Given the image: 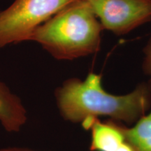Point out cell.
<instances>
[{
  "label": "cell",
  "instance_id": "6da1fadb",
  "mask_svg": "<svg viewBox=\"0 0 151 151\" xmlns=\"http://www.w3.org/2000/svg\"><path fill=\"white\" fill-rule=\"evenodd\" d=\"M57 107L64 120L81 123L86 129L99 116H108L116 122L136 123L151 106V86L142 83L124 95L107 92L102 76L90 72L84 80L70 78L55 90Z\"/></svg>",
  "mask_w": 151,
  "mask_h": 151
},
{
  "label": "cell",
  "instance_id": "7a4b0ae2",
  "mask_svg": "<svg viewBox=\"0 0 151 151\" xmlns=\"http://www.w3.org/2000/svg\"><path fill=\"white\" fill-rule=\"evenodd\" d=\"M104 29L86 0H74L34 32L31 40L58 60H73L99 51Z\"/></svg>",
  "mask_w": 151,
  "mask_h": 151
},
{
  "label": "cell",
  "instance_id": "3957f363",
  "mask_svg": "<svg viewBox=\"0 0 151 151\" xmlns=\"http://www.w3.org/2000/svg\"><path fill=\"white\" fill-rule=\"evenodd\" d=\"M74 0H14L0 11V48L31 40L32 34Z\"/></svg>",
  "mask_w": 151,
  "mask_h": 151
},
{
  "label": "cell",
  "instance_id": "277c9868",
  "mask_svg": "<svg viewBox=\"0 0 151 151\" xmlns=\"http://www.w3.org/2000/svg\"><path fill=\"white\" fill-rule=\"evenodd\" d=\"M104 30L116 36L151 21V0H86Z\"/></svg>",
  "mask_w": 151,
  "mask_h": 151
},
{
  "label": "cell",
  "instance_id": "5b68a950",
  "mask_svg": "<svg viewBox=\"0 0 151 151\" xmlns=\"http://www.w3.org/2000/svg\"><path fill=\"white\" fill-rule=\"evenodd\" d=\"M27 111L22 99L0 81V124L9 133H17L27 121Z\"/></svg>",
  "mask_w": 151,
  "mask_h": 151
},
{
  "label": "cell",
  "instance_id": "8992f818",
  "mask_svg": "<svg viewBox=\"0 0 151 151\" xmlns=\"http://www.w3.org/2000/svg\"><path fill=\"white\" fill-rule=\"evenodd\" d=\"M109 120L100 121L99 118L92 120L87 130L91 132L90 151H116L125 142L122 124Z\"/></svg>",
  "mask_w": 151,
  "mask_h": 151
},
{
  "label": "cell",
  "instance_id": "52a82bcc",
  "mask_svg": "<svg viewBox=\"0 0 151 151\" xmlns=\"http://www.w3.org/2000/svg\"><path fill=\"white\" fill-rule=\"evenodd\" d=\"M122 131L134 151H151V112L139 119L133 127L122 125Z\"/></svg>",
  "mask_w": 151,
  "mask_h": 151
},
{
  "label": "cell",
  "instance_id": "ba28073f",
  "mask_svg": "<svg viewBox=\"0 0 151 151\" xmlns=\"http://www.w3.org/2000/svg\"><path fill=\"white\" fill-rule=\"evenodd\" d=\"M143 60L142 69L143 73L149 77L148 83L151 86V35L143 48Z\"/></svg>",
  "mask_w": 151,
  "mask_h": 151
},
{
  "label": "cell",
  "instance_id": "9c48e42d",
  "mask_svg": "<svg viewBox=\"0 0 151 151\" xmlns=\"http://www.w3.org/2000/svg\"><path fill=\"white\" fill-rule=\"evenodd\" d=\"M0 151H45V150H36L33 149L23 147H6V148H0ZM52 151V150H47Z\"/></svg>",
  "mask_w": 151,
  "mask_h": 151
},
{
  "label": "cell",
  "instance_id": "30bf717a",
  "mask_svg": "<svg viewBox=\"0 0 151 151\" xmlns=\"http://www.w3.org/2000/svg\"><path fill=\"white\" fill-rule=\"evenodd\" d=\"M116 151H134V150L133 148H132V146L129 143L125 141V142H124L123 144Z\"/></svg>",
  "mask_w": 151,
  "mask_h": 151
}]
</instances>
